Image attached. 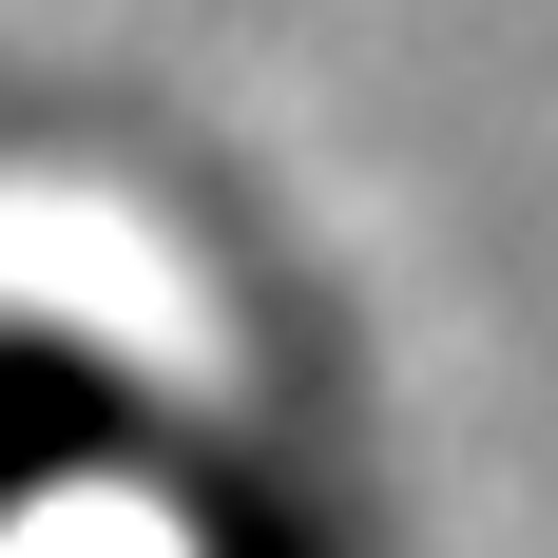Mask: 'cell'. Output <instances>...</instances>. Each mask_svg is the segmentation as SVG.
<instances>
[{"label":"cell","instance_id":"6da1fadb","mask_svg":"<svg viewBox=\"0 0 558 558\" xmlns=\"http://www.w3.org/2000/svg\"><path fill=\"white\" fill-rule=\"evenodd\" d=\"M135 462H173L155 386H135L116 347L39 328V308H0V539H20V520H58L77 482H135Z\"/></svg>","mask_w":558,"mask_h":558},{"label":"cell","instance_id":"7a4b0ae2","mask_svg":"<svg viewBox=\"0 0 558 558\" xmlns=\"http://www.w3.org/2000/svg\"><path fill=\"white\" fill-rule=\"evenodd\" d=\"M155 482L193 501V558H347L328 520H308V482H289V462H231V444H173Z\"/></svg>","mask_w":558,"mask_h":558}]
</instances>
